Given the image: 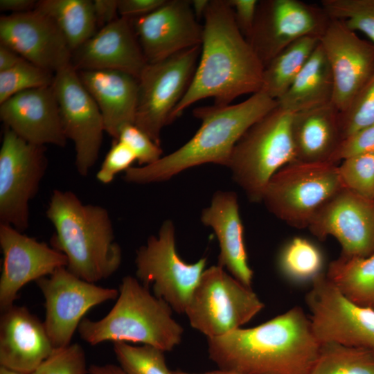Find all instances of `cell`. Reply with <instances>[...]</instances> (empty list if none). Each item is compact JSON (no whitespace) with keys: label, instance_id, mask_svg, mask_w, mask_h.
I'll use <instances>...</instances> for the list:
<instances>
[{"label":"cell","instance_id":"50","mask_svg":"<svg viewBox=\"0 0 374 374\" xmlns=\"http://www.w3.org/2000/svg\"><path fill=\"white\" fill-rule=\"evenodd\" d=\"M0 374H21V373L10 370L3 366H0Z\"/></svg>","mask_w":374,"mask_h":374},{"label":"cell","instance_id":"20","mask_svg":"<svg viewBox=\"0 0 374 374\" xmlns=\"http://www.w3.org/2000/svg\"><path fill=\"white\" fill-rule=\"evenodd\" d=\"M0 44L54 73L71 64L72 53L61 31L48 17L35 10L2 15Z\"/></svg>","mask_w":374,"mask_h":374},{"label":"cell","instance_id":"13","mask_svg":"<svg viewBox=\"0 0 374 374\" xmlns=\"http://www.w3.org/2000/svg\"><path fill=\"white\" fill-rule=\"evenodd\" d=\"M35 282L44 298V323L54 348L71 344L90 309L118 296V290L82 280L65 267Z\"/></svg>","mask_w":374,"mask_h":374},{"label":"cell","instance_id":"21","mask_svg":"<svg viewBox=\"0 0 374 374\" xmlns=\"http://www.w3.org/2000/svg\"><path fill=\"white\" fill-rule=\"evenodd\" d=\"M0 118L4 127L30 143L61 148L66 144L52 85L12 96L0 104Z\"/></svg>","mask_w":374,"mask_h":374},{"label":"cell","instance_id":"2","mask_svg":"<svg viewBox=\"0 0 374 374\" xmlns=\"http://www.w3.org/2000/svg\"><path fill=\"white\" fill-rule=\"evenodd\" d=\"M207 344L219 368L241 374H309L321 347L300 307L257 326L208 338Z\"/></svg>","mask_w":374,"mask_h":374},{"label":"cell","instance_id":"40","mask_svg":"<svg viewBox=\"0 0 374 374\" xmlns=\"http://www.w3.org/2000/svg\"><path fill=\"white\" fill-rule=\"evenodd\" d=\"M134 161L136 159L131 149L122 141L114 139L96 173V179L102 184H108L117 174L131 168Z\"/></svg>","mask_w":374,"mask_h":374},{"label":"cell","instance_id":"35","mask_svg":"<svg viewBox=\"0 0 374 374\" xmlns=\"http://www.w3.org/2000/svg\"><path fill=\"white\" fill-rule=\"evenodd\" d=\"M55 73L24 59L16 66L0 72V104L20 92L51 86Z\"/></svg>","mask_w":374,"mask_h":374},{"label":"cell","instance_id":"47","mask_svg":"<svg viewBox=\"0 0 374 374\" xmlns=\"http://www.w3.org/2000/svg\"><path fill=\"white\" fill-rule=\"evenodd\" d=\"M89 374H127L120 366L107 364H91L89 367Z\"/></svg>","mask_w":374,"mask_h":374},{"label":"cell","instance_id":"43","mask_svg":"<svg viewBox=\"0 0 374 374\" xmlns=\"http://www.w3.org/2000/svg\"><path fill=\"white\" fill-rule=\"evenodd\" d=\"M166 0H118V13L129 19L146 15L159 8Z\"/></svg>","mask_w":374,"mask_h":374},{"label":"cell","instance_id":"33","mask_svg":"<svg viewBox=\"0 0 374 374\" xmlns=\"http://www.w3.org/2000/svg\"><path fill=\"white\" fill-rule=\"evenodd\" d=\"M113 349L120 366L127 374H172L164 352L157 348L118 341L114 342Z\"/></svg>","mask_w":374,"mask_h":374},{"label":"cell","instance_id":"17","mask_svg":"<svg viewBox=\"0 0 374 374\" xmlns=\"http://www.w3.org/2000/svg\"><path fill=\"white\" fill-rule=\"evenodd\" d=\"M308 228L319 239L336 238L343 256H371L374 253V200L343 188L317 211Z\"/></svg>","mask_w":374,"mask_h":374},{"label":"cell","instance_id":"45","mask_svg":"<svg viewBox=\"0 0 374 374\" xmlns=\"http://www.w3.org/2000/svg\"><path fill=\"white\" fill-rule=\"evenodd\" d=\"M37 1L35 0H0V10L11 13H22L35 9Z\"/></svg>","mask_w":374,"mask_h":374},{"label":"cell","instance_id":"15","mask_svg":"<svg viewBox=\"0 0 374 374\" xmlns=\"http://www.w3.org/2000/svg\"><path fill=\"white\" fill-rule=\"evenodd\" d=\"M52 86L64 132L74 144L77 170L87 176L98 158L105 132L102 114L71 64L55 73Z\"/></svg>","mask_w":374,"mask_h":374},{"label":"cell","instance_id":"24","mask_svg":"<svg viewBox=\"0 0 374 374\" xmlns=\"http://www.w3.org/2000/svg\"><path fill=\"white\" fill-rule=\"evenodd\" d=\"M200 219L213 230L217 238V265L251 287L253 272L248 262L237 195L233 191L215 193L211 204L202 211Z\"/></svg>","mask_w":374,"mask_h":374},{"label":"cell","instance_id":"38","mask_svg":"<svg viewBox=\"0 0 374 374\" xmlns=\"http://www.w3.org/2000/svg\"><path fill=\"white\" fill-rule=\"evenodd\" d=\"M85 352L78 343L55 348L31 374H87Z\"/></svg>","mask_w":374,"mask_h":374},{"label":"cell","instance_id":"7","mask_svg":"<svg viewBox=\"0 0 374 374\" xmlns=\"http://www.w3.org/2000/svg\"><path fill=\"white\" fill-rule=\"evenodd\" d=\"M343 188L338 164L292 161L269 179L261 202L288 225L305 228L325 203Z\"/></svg>","mask_w":374,"mask_h":374},{"label":"cell","instance_id":"39","mask_svg":"<svg viewBox=\"0 0 374 374\" xmlns=\"http://www.w3.org/2000/svg\"><path fill=\"white\" fill-rule=\"evenodd\" d=\"M116 140L122 141L131 149L140 166L152 164L161 158L160 145L134 124L123 126Z\"/></svg>","mask_w":374,"mask_h":374},{"label":"cell","instance_id":"4","mask_svg":"<svg viewBox=\"0 0 374 374\" xmlns=\"http://www.w3.org/2000/svg\"><path fill=\"white\" fill-rule=\"evenodd\" d=\"M46 214L55 228L51 247L65 255L70 272L96 283L118 270L122 251L105 208L83 204L71 191L54 190Z\"/></svg>","mask_w":374,"mask_h":374},{"label":"cell","instance_id":"27","mask_svg":"<svg viewBox=\"0 0 374 374\" xmlns=\"http://www.w3.org/2000/svg\"><path fill=\"white\" fill-rule=\"evenodd\" d=\"M333 77L330 64L320 44L286 92L277 100L278 106L292 114L332 103Z\"/></svg>","mask_w":374,"mask_h":374},{"label":"cell","instance_id":"23","mask_svg":"<svg viewBox=\"0 0 374 374\" xmlns=\"http://www.w3.org/2000/svg\"><path fill=\"white\" fill-rule=\"evenodd\" d=\"M0 317V366L31 374L55 349L44 321L25 306L13 305Z\"/></svg>","mask_w":374,"mask_h":374},{"label":"cell","instance_id":"30","mask_svg":"<svg viewBox=\"0 0 374 374\" xmlns=\"http://www.w3.org/2000/svg\"><path fill=\"white\" fill-rule=\"evenodd\" d=\"M326 275L349 299L374 309V253L367 257L341 255L329 265Z\"/></svg>","mask_w":374,"mask_h":374},{"label":"cell","instance_id":"41","mask_svg":"<svg viewBox=\"0 0 374 374\" xmlns=\"http://www.w3.org/2000/svg\"><path fill=\"white\" fill-rule=\"evenodd\" d=\"M374 154V124L344 139L334 154L331 162L337 163L350 157Z\"/></svg>","mask_w":374,"mask_h":374},{"label":"cell","instance_id":"22","mask_svg":"<svg viewBox=\"0 0 374 374\" xmlns=\"http://www.w3.org/2000/svg\"><path fill=\"white\" fill-rule=\"evenodd\" d=\"M71 64L76 71L117 70L139 79L148 62L131 20L120 17L75 49Z\"/></svg>","mask_w":374,"mask_h":374},{"label":"cell","instance_id":"49","mask_svg":"<svg viewBox=\"0 0 374 374\" xmlns=\"http://www.w3.org/2000/svg\"><path fill=\"white\" fill-rule=\"evenodd\" d=\"M172 374H241V373L220 368L219 370L208 371V372L202 373H188L183 371L176 370V371H172Z\"/></svg>","mask_w":374,"mask_h":374},{"label":"cell","instance_id":"5","mask_svg":"<svg viewBox=\"0 0 374 374\" xmlns=\"http://www.w3.org/2000/svg\"><path fill=\"white\" fill-rule=\"evenodd\" d=\"M90 345L113 342L141 343L170 351L182 339L184 329L172 317V309L150 292L136 278L126 276L110 311L102 319L84 318L78 328Z\"/></svg>","mask_w":374,"mask_h":374},{"label":"cell","instance_id":"18","mask_svg":"<svg viewBox=\"0 0 374 374\" xmlns=\"http://www.w3.org/2000/svg\"><path fill=\"white\" fill-rule=\"evenodd\" d=\"M320 44L333 77L332 103L341 112L374 72V44L334 19L320 37Z\"/></svg>","mask_w":374,"mask_h":374},{"label":"cell","instance_id":"3","mask_svg":"<svg viewBox=\"0 0 374 374\" xmlns=\"http://www.w3.org/2000/svg\"><path fill=\"white\" fill-rule=\"evenodd\" d=\"M277 105V100L260 91L238 104L197 107L193 114L202 123L188 142L152 164L130 168L123 179L148 184L166 181L185 170L206 163L228 167L240 139Z\"/></svg>","mask_w":374,"mask_h":374},{"label":"cell","instance_id":"28","mask_svg":"<svg viewBox=\"0 0 374 374\" xmlns=\"http://www.w3.org/2000/svg\"><path fill=\"white\" fill-rule=\"evenodd\" d=\"M48 17L73 53L98 31L91 0H40L34 9Z\"/></svg>","mask_w":374,"mask_h":374},{"label":"cell","instance_id":"25","mask_svg":"<svg viewBox=\"0 0 374 374\" xmlns=\"http://www.w3.org/2000/svg\"><path fill=\"white\" fill-rule=\"evenodd\" d=\"M79 78L96 103L105 130L117 139L121 129L134 124L139 94L138 79L109 69L77 71Z\"/></svg>","mask_w":374,"mask_h":374},{"label":"cell","instance_id":"12","mask_svg":"<svg viewBox=\"0 0 374 374\" xmlns=\"http://www.w3.org/2000/svg\"><path fill=\"white\" fill-rule=\"evenodd\" d=\"M305 301L312 332L320 344L374 348V309L355 303L321 273Z\"/></svg>","mask_w":374,"mask_h":374},{"label":"cell","instance_id":"1","mask_svg":"<svg viewBox=\"0 0 374 374\" xmlns=\"http://www.w3.org/2000/svg\"><path fill=\"white\" fill-rule=\"evenodd\" d=\"M204 19L198 64L171 122L202 99L213 98L215 105H228L261 89L264 66L238 28L228 1H210Z\"/></svg>","mask_w":374,"mask_h":374},{"label":"cell","instance_id":"51","mask_svg":"<svg viewBox=\"0 0 374 374\" xmlns=\"http://www.w3.org/2000/svg\"><path fill=\"white\" fill-rule=\"evenodd\" d=\"M372 350H373V352H374V348H373Z\"/></svg>","mask_w":374,"mask_h":374},{"label":"cell","instance_id":"34","mask_svg":"<svg viewBox=\"0 0 374 374\" xmlns=\"http://www.w3.org/2000/svg\"><path fill=\"white\" fill-rule=\"evenodd\" d=\"M321 5L330 19L363 33L374 44V0H322Z\"/></svg>","mask_w":374,"mask_h":374},{"label":"cell","instance_id":"29","mask_svg":"<svg viewBox=\"0 0 374 374\" xmlns=\"http://www.w3.org/2000/svg\"><path fill=\"white\" fill-rule=\"evenodd\" d=\"M319 42L317 37H305L277 54L264 67L260 91L278 100L292 84Z\"/></svg>","mask_w":374,"mask_h":374},{"label":"cell","instance_id":"14","mask_svg":"<svg viewBox=\"0 0 374 374\" xmlns=\"http://www.w3.org/2000/svg\"><path fill=\"white\" fill-rule=\"evenodd\" d=\"M330 20L321 6L299 0L259 1L247 41L265 67L294 42L308 36L320 39Z\"/></svg>","mask_w":374,"mask_h":374},{"label":"cell","instance_id":"46","mask_svg":"<svg viewBox=\"0 0 374 374\" xmlns=\"http://www.w3.org/2000/svg\"><path fill=\"white\" fill-rule=\"evenodd\" d=\"M23 60L15 51L0 44V72L10 69Z\"/></svg>","mask_w":374,"mask_h":374},{"label":"cell","instance_id":"8","mask_svg":"<svg viewBox=\"0 0 374 374\" xmlns=\"http://www.w3.org/2000/svg\"><path fill=\"white\" fill-rule=\"evenodd\" d=\"M263 307L251 287L217 265L204 271L184 313L191 327L208 339L240 328Z\"/></svg>","mask_w":374,"mask_h":374},{"label":"cell","instance_id":"36","mask_svg":"<svg viewBox=\"0 0 374 374\" xmlns=\"http://www.w3.org/2000/svg\"><path fill=\"white\" fill-rule=\"evenodd\" d=\"M338 165L344 188L374 200V154L353 156Z\"/></svg>","mask_w":374,"mask_h":374},{"label":"cell","instance_id":"37","mask_svg":"<svg viewBox=\"0 0 374 374\" xmlns=\"http://www.w3.org/2000/svg\"><path fill=\"white\" fill-rule=\"evenodd\" d=\"M343 140L374 124V72L348 107L339 112Z\"/></svg>","mask_w":374,"mask_h":374},{"label":"cell","instance_id":"10","mask_svg":"<svg viewBox=\"0 0 374 374\" xmlns=\"http://www.w3.org/2000/svg\"><path fill=\"white\" fill-rule=\"evenodd\" d=\"M206 258L195 263L184 262L178 255L175 230L166 220L157 235L150 236L136 251V278L153 294L165 301L179 314L184 313L190 297L205 270Z\"/></svg>","mask_w":374,"mask_h":374},{"label":"cell","instance_id":"11","mask_svg":"<svg viewBox=\"0 0 374 374\" xmlns=\"http://www.w3.org/2000/svg\"><path fill=\"white\" fill-rule=\"evenodd\" d=\"M46 147L30 143L4 127L0 149V224L23 232L29 226V202L48 167Z\"/></svg>","mask_w":374,"mask_h":374},{"label":"cell","instance_id":"6","mask_svg":"<svg viewBox=\"0 0 374 374\" xmlns=\"http://www.w3.org/2000/svg\"><path fill=\"white\" fill-rule=\"evenodd\" d=\"M292 116L277 105L249 128L233 150L227 168L252 202H261L272 176L295 160Z\"/></svg>","mask_w":374,"mask_h":374},{"label":"cell","instance_id":"32","mask_svg":"<svg viewBox=\"0 0 374 374\" xmlns=\"http://www.w3.org/2000/svg\"><path fill=\"white\" fill-rule=\"evenodd\" d=\"M323 255L319 249L307 239L296 237L281 249L278 267L283 275L297 283L312 281L321 274Z\"/></svg>","mask_w":374,"mask_h":374},{"label":"cell","instance_id":"31","mask_svg":"<svg viewBox=\"0 0 374 374\" xmlns=\"http://www.w3.org/2000/svg\"><path fill=\"white\" fill-rule=\"evenodd\" d=\"M309 374H374V352L338 344H321Z\"/></svg>","mask_w":374,"mask_h":374},{"label":"cell","instance_id":"26","mask_svg":"<svg viewBox=\"0 0 374 374\" xmlns=\"http://www.w3.org/2000/svg\"><path fill=\"white\" fill-rule=\"evenodd\" d=\"M294 161L331 162L343 141L339 112L332 103L292 114Z\"/></svg>","mask_w":374,"mask_h":374},{"label":"cell","instance_id":"9","mask_svg":"<svg viewBox=\"0 0 374 374\" xmlns=\"http://www.w3.org/2000/svg\"><path fill=\"white\" fill-rule=\"evenodd\" d=\"M201 45L148 63L139 78L134 125L160 145L161 132L186 92L196 70Z\"/></svg>","mask_w":374,"mask_h":374},{"label":"cell","instance_id":"19","mask_svg":"<svg viewBox=\"0 0 374 374\" xmlns=\"http://www.w3.org/2000/svg\"><path fill=\"white\" fill-rule=\"evenodd\" d=\"M130 20L148 63L202 44L203 26L190 1L166 0L152 12Z\"/></svg>","mask_w":374,"mask_h":374},{"label":"cell","instance_id":"48","mask_svg":"<svg viewBox=\"0 0 374 374\" xmlns=\"http://www.w3.org/2000/svg\"><path fill=\"white\" fill-rule=\"evenodd\" d=\"M209 0L190 1L192 9L197 20H199L201 17H204V15L209 4Z\"/></svg>","mask_w":374,"mask_h":374},{"label":"cell","instance_id":"16","mask_svg":"<svg viewBox=\"0 0 374 374\" xmlns=\"http://www.w3.org/2000/svg\"><path fill=\"white\" fill-rule=\"evenodd\" d=\"M0 247L3 254L1 311L15 305L24 285L67 266V258L62 252L10 225L0 224Z\"/></svg>","mask_w":374,"mask_h":374},{"label":"cell","instance_id":"44","mask_svg":"<svg viewBox=\"0 0 374 374\" xmlns=\"http://www.w3.org/2000/svg\"><path fill=\"white\" fill-rule=\"evenodd\" d=\"M93 2L98 28H101L118 17V0H94Z\"/></svg>","mask_w":374,"mask_h":374},{"label":"cell","instance_id":"42","mask_svg":"<svg viewBox=\"0 0 374 374\" xmlns=\"http://www.w3.org/2000/svg\"><path fill=\"white\" fill-rule=\"evenodd\" d=\"M227 1L233 9L235 20L238 28L247 40L253 29L259 1Z\"/></svg>","mask_w":374,"mask_h":374}]
</instances>
